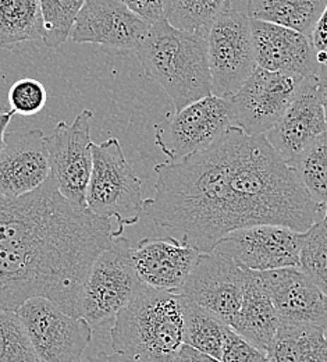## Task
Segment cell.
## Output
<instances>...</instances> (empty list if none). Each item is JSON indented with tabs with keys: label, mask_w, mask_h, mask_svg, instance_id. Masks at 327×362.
I'll return each mask as SVG.
<instances>
[{
	"label": "cell",
	"mask_w": 327,
	"mask_h": 362,
	"mask_svg": "<svg viewBox=\"0 0 327 362\" xmlns=\"http://www.w3.org/2000/svg\"><path fill=\"white\" fill-rule=\"evenodd\" d=\"M180 303L183 311V344L220 360L229 325L184 296H180Z\"/></svg>",
	"instance_id": "obj_25"
},
{
	"label": "cell",
	"mask_w": 327,
	"mask_h": 362,
	"mask_svg": "<svg viewBox=\"0 0 327 362\" xmlns=\"http://www.w3.org/2000/svg\"><path fill=\"white\" fill-rule=\"evenodd\" d=\"M319 66L327 64V6L311 37Z\"/></svg>",
	"instance_id": "obj_35"
},
{
	"label": "cell",
	"mask_w": 327,
	"mask_h": 362,
	"mask_svg": "<svg viewBox=\"0 0 327 362\" xmlns=\"http://www.w3.org/2000/svg\"><path fill=\"white\" fill-rule=\"evenodd\" d=\"M114 353L136 362H173L183 347L180 294L143 286L110 330Z\"/></svg>",
	"instance_id": "obj_6"
},
{
	"label": "cell",
	"mask_w": 327,
	"mask_h": 362,
	"mask_svg": "<svg viewBox=\"0 0 327 362\" xmlns=\"http://www.w3.org/2000/svg\"><path fill=\"white\" fill-rule=\"evenodd\" d=\"M131 248L130 240L114 237L85 274L77 301V317L88 320L93 327L114 320L145 286L134 268Z\"/></svg>",
	"instance_id": "obj_8"
},
{
	"label": "cell",
	"mask_w": 327,
	"mask_h": 362,
	"mask_svg": "<svg viewBox=\"0 0 327 362\" xmlns=\"http://www.w3.org/2000/svg\"><path fill=\"white\" fill-rule=\"evenodd\" d=\"M232 126L229 99L209 95L157 124L155 142L169 160L176 162L208 148Z\"/></svg>",
	"instance_id": "obj_11"
},
{
	"label": "cell",
	"mask_w": 327,
	"mask_h": 362,
	"mask_svg": "<svg viewBox=\"0 0 327 362\" xmlns=\"http://www.w3.org/2000/svg\"><path fill=\"white\" fill-rule=\"evenodd\" d=\"M47 88L35 78H21L8 90V103L14 115L34 116L47 105Z\"/></svg>",
	"instance_id": "obj_32"
},
{
	"label": "cell",
	"mask_w": 327,
	"mask_h": 362,
	"mask_svg": "<svg viewBox=\"0 0 327 362\" xmlns=\"http://www.w3.org/2000/svg\"><path fill=\"white\" fill-rule=\"evenodd\" d=\"M112 221L67 199L49 176L18 198L0 195V247L44 250L96 259L114 237Z\"/></svg>",
	"instance_id": "obj_2"
},
{
	"label": "cell",
	"mask_w": 327,
	"mask_h": 362,
	"mask_svg": "<svg viewBox=\"0 0 327 362\" xmlns=\"http://www.w3.org/2000/svg\"><path fill=\"white\" fill-rule=\"evenodd\" d=\"M150 24L120 0H85L71 30L76 44L137 50Z\"/></svg>",
	"instance_id": "obj_16"
},
{
	"label": "cell",
	"mask_w": 327,
	"mask_h": 362,
	"mask_svg": "<svg viewBox=\"0 0 327 362\" xmlns=\"http://www.w3.org/2000/svg\"><path fill=\"white\" fill-rule=\"evenodd\" d=\"M246 283V269L215 251L201 254L180 290L184 296L230 326Z\"/></svg>",
	"instance_id": "obj_15"
},
{
	"label": "cell",
	"mask_w": 327,
	"mask_h": 362,
	"mask_svg": "<svg viewBox=\"0 0 327 362\" xmlns=\"http://www.w3.org/2000/svg\"><path fill=\"white\" fill-rule=\"evenodd\" d=\"M40 362H83L93 340V325L70 315L44 297L27 300L18 310Z\"/></svg>",
	"instance_id": "obj_10"
},
{
	"label": "cell",
	"mask_w": 327,
	"mask_h": 362,
	"mask_svg": "<svg viewBox=\"0 0 327 362\" xmlns=\"http://www.w3.org/2000/svg\"><path fill=\"white\" fill-rule=\"evenodd\" d=\"M208 46V63L212 95H234L256 67L246 6L230 0L203 34Z\"/></svg>",
	"instance_id": "obj_9"
},
{
	"label": "cell",
	"mask_w": 327,
	"mask_h": 362,
	"mask_svg": "<svg viewBox=\"0 0 327 362\" xmlns=\"http://www.w3.org/2000/svg\"><path fill=\"white\" fill-rule=\"evenodd\" d=\"M241 130L232 126L208 148L155 166L153 198L143 212L166 235L212 252L235 226L232 166Z\"/></svg>",
	"instance_id": "obj_1"
},
{
	"label": "cell",
	"mask_w": 327,
	"mask_h": 362,
	"mask_svg": "<svg viewBox=\"0 0 327 362\" xmlns=\"http://www.w3.org/2000/svg\"><path fill=\"white\" fill-rule=\"evenodd\" d=\"M299 269L327 296V218L304 233Z\"/></svg>",
	"instance_id": "obj_31"
},
{
	"label": "cell",
	"mask_w": 327,
	"mask_h": 362,
	"mask_svg": "<svg viewBox=\"0 0 327 362\" xmlns=\"http://www.w3.org/2000/svg\"><path fill=\"white\" fill-rule=\"evenodd\" d=\"M230 0H166L165 18L176 28L205 34Z\"/></svg>",
	"instance_id": "obj_28"
},
{
	"label": "cell",
	"mask_w": 327,
	"mask_h": 362,
	"mask_svg": "<svg viewBox=\"0 0 327 362\" xmlns=\"http://www.w3.org/2000/svg\"><path fill=\"white\" fill-rule=\"evenodd\" d=\"M40 0H0V49L42 40Z\"/></svg>",
	"instance_id": "obj_26"
},
{
	"label": "cell",
	"mask_w": 327,
	"mask_h": 362,
	"mask_svg": "<svg viewBox=\"0 0 327 362\" xmlns=\"http://www.w3.org/2000/svg\"><path fill=\"white\" fill-rule=\"evenodd\" d=\"M93 116L91 110H83L71 124L60 122L52 136H45L50 177L67 199L81 208H87L85 195L94 163Z\"/></svg>",
	"instance_id": "obj_12"
},
{
	"label": "cell",
	"mask_w": 327,
	"mask_h": 362,
	"mask_svg": "<svg viewBox=\"0 0 327 362\" xmlns=\"http://www.w3.org/2000/svg\"><path fill=\"white\" fill-rule=\"evenodd\" d=\"M222 362H269L266 354L252 346L229 326L226 330L222 354Z\"/></svg>",
	"instance_id": "obj_33"
},
{
	"label": "cell",
	"mask_w": 327,
	"mask_h": 362,
	"mask_svg": "<svg viewBox=\"0 0 327 362\" xmlns=\"http://www.w3.org/2000/svg\"><path fill=\"white\" fill-rule=\"evenodd\" d=\"M0 362H40L17 311H0Z\"/></svg>",
	"instance_id": "obj_30"
},
{
	"label": "cell",
	"mask_w": 327,
	"mask_h": 362,
	"mask_svg": "<svg viewBox=\"0 0 327 362\" xmlns=\"http://www.w3.org/2000/svg\"><path fill=\"white\" fill-rule=\"evenodd\" d=\"M42 11V41L47 47L63 45L71 34L85 0H40Z\"/></svg>",
	"instance_id": "obj_29"
},
{
	"label": "cell",
	"mask_w": 327,
	"mask_h": 362,
	"mask_svg": "<svg viewBox=\"0 0 327 362\" xmlns=\"http://www.w3.org/2000/svg\"><path fill=\"white\" fill-rule=\"evenodd\" d=\"M302 78L265 70L259 66L229 96L234 127L246 134H266L279 122Z\"/></svg>",
	"instance_id": "obj_14"
},
{
	"label": "cell",
	"mask_w": 327,
	"mask_h": 362,
	"mask_svg": "<svg viewBox=\"0 0 327 362\" xmlns=\"http://www.w3.org/2000/svg\"><path fill=\"white\" fill-rule=\"evenodd\" d=\"M326 132V113L319 80L315 74L299 81L279 122L265 136L281 158L288 162Z\"/></svg>",
	"instance_id": "obj_17"
},
{
	"label": "cell",
	"mask_w": 327,
	"mask_h": 362,
	"mask_svg": "<svg viewBox=\"0 0 327 362\" xmlns=\"http://www.w3.org/2000/svg\"><path fill=\"white\" fill-rule=\"evenodd\" d=\"M93 172L87 188V208L95 216L124 227L140 222L143 214L142 182L127 162L117 138L93 144Z\"/></svg>",
	"instance_id": "obj_7"
},
{
	"label": "cell",
	"mask_w": 327,
	"mask_h": 362,
	"mask_svg": "<svg viewBox=\"0 0 327 362\" xmlns=\"http://www.w3.org/2000/svg\"><path fill=\"white\" fill-rule=\"evenodd\" d=\"M95 259L44 250L0 247V311L44 297L77 317V301Z\"/></svg>",
	"instance_id": "obj_4"
},
{
	"label": "cell",
	"mask_w": 327,
	"mask_h": 362,
	"mask_svg": "<svg viewBox=\"0 0 327 362\" xmlns=\"http://www.w3.org/2000/svg\"><path fill=\"white\" fill-rule=\"evenodd\" d=\"M201 252L169 237H146L131 248L134 268L141 280L153 288L180 294Z\"/></svg>",
	"instance_id": "obj_21"
},
{
	"label": "cell",
	"mask_w": 327,
	"mask_h": 362,
	"mask_svg": "<svg viewBox=\"0 0 327 362\" xmlns=\"http://www.w3.org/2000/svg\"><path fill=\"white\" fill-rule=\"evenodd\" d=\"M281 323L314 326L327 336V296L299 268L256 272Z\"/></svg>",
	"instance_id": "obj_18"
},
{
	"label": "cell",
	"mask_w": 327,
	"mask_h": 362,
	"mask_svg": "<svg viewBox=\"0 0 327 362\" xmlns=\"http://www.w3.org/2000/svg\"><path fill=\"white\" fill-rule=\"evenodd\" d=\"M266 357L269 362H327L326 333L314 326L281 323Z\"/></svg>",
	"instance_id": "obj_24"
},
{
	"label": "cell",
	"mask_w": 327,
	"mask_h": 362,
	"mask_svg": "<svg viewBox=\"0 0 327 362\" xmlns=\"http://www.w3.org/2000/svg\"><path fill=\"white\" fill-rule=\"evenodd\" d=\"M316 77L319 80V87H321V92H322V99H323V106H325L327 120V64L319 66Z\"/></svg>",
	"instance_id": "obj_38"
},
{
	"label": "cell",
	"mask_w": 327,
	"mask_h": 362,
	"mask_svg": "<svg viewBox=\"0 0 327 362\" xmlns=\"http://www.w3.org/2000/svg\"><path fill=\"white\" fill-rule=\"evenodd\" d=\"M136 52L145 74L170 96L176 112L212 95L205 35L179 30L163 17L150 24Z\"/></svg>",
	"instance_id": "obj_5"
},
{
	"label": "cell",
	"mask_w": 327,
	"mask_h": 362,
	"mask_svg": "<svg viewBox=\"0 0 327 362\" xmlns=\"http://www.w3.org/2000/svg\"><path fill=\"white\" fill-rule=\"evenodd\" d=\"M304 233L280 225H252L227 233L213 248L254 272L299 268Z\"/></svg>",
	"instance_id": "obj_13"
},
{
	"label": "cell",
	"mask_w": 327,
	"mask_h": 362,
	"mask_svg": "<svg viewBox=\"0 0 327 362\" xmlns=\"http://www.w3.org/2000/svg\"><path fill=\"white\" fill-rule=\"evenodd\" d=\"M49 176V153L41 129L4 134L0 151V195L23 197L41 187Z\"/></svg>",
	"instance_id": "obj_19"
},
{
	"label": "cell",
	"mask_w": 327,
	"mask_h": 362,
	"mask_svg": "<svg viewBox=\"0 0 327 362\" xmlns=\"http://www.w3.org/2000/svg\"><path fill=\"white\" fill-rule=\"evenodd\" d=\"M149 24L165 17L166 0H120Z\"/></svg>",
	"instance_id": "obj_34"
},
{
	"label": "cell",
	"mask_w": 327,
	"mask_h": 362,
	"mask_svg": "<svg viewBox=\"0 0 327 362\" xmlns=\"http://www.w3.org/2000/svg\"><path fill=\"white\" fill-rule=\"evenodd\" d=\"M13 110H3L0 112V151L3 149V145H4V134H6V130H7V126L13 117Z\"/></svg>",
	"instance_id": "obj_39"
},
{
	"label": "cell",
	"mask_w": 327,
	"mask_h": 362,
	"mask_svg": "<svg viewBox=\"0 0 327 362\" xmlns=\"http://www.w3.org/2000/svg\"><path fill=\"white\" fill-rule=\"evenodd\" d=\"M256 66L298 78L315 76L319 70L311 38L278 24L251 20Z\"/></svg>",
	"instance_id": "obj_20"
},
{
	"label": "cell",
	"mask_w": 327,
	"mask_h": 362,
	"mask_svg": "<svg viewBox=\"0 0 327 362\" xmlns=\"http://www.w3.org/2000/svg\"><path fill=\"white\" fill-rule=\"evenodd\" d=\"M326 6L327 0H246V13L251 20L278 24L311 38Z\"/></svg>",
	"instance_id": "obj_23"
},
{
	"label": "cell",
	"mask_w": 327,
	"mask_h": 362,
	"mask_svg": "<svg viewBox=\"0 0 327 362\" xmlns=\"http://www.w3.org/2000/svg\"><path fill=\"white\" fill-rule=\"evenodd\" d=\"M235 226L280 225L305 233L321 206L266 136L241 130L232 166Z\"/></svg>",
	"instance_id": "obj_3"
},
{
	"label": "cell",
	"mask_w": 327,
	"mask_h": 362,
	"mask_svg": "<svg viewBox=\"0 0 327 362\" xmlns=\"http://www.w3.org/2000/svg\"><path fill=\"white\" fill-rule=\"evenodd\" d=\"M173 362H222L215 357H210L205 353H201L189 346L183 344V347L180 349V351L177 353L176 358Z\"/></svg>",
	"instance_id": "obj_36"
},
{
	"label": "cell",
	"mask_w": 327,
	"mask_h": 362,
	"mask_svg": "<svg viewBox=\"0 0 327 362\" xmlns=\"http://www.w3.org/2000/svg\"><path fill=\"white\" fill-rule=\"evenodd\" d=\"M280 325V317L273 301L261 283L256 272L246 269L242 303L230 327L266 354Z\"/></svg>",
	"instance_id": "obj_22"
},
{
	"label": "cell",
	"mask_w": 327,
	"mask_h": 362,
	"mask_svg": "<svg viewBox=\"0 0 327 362\" xmlns=\"http://www.w3.org/2000/svg\"><path fill=\"white\" fill-rule=\"evenodd\" d=\"M88 362H136L133 361L131 358L123 356V354H119V353H114V354H107V353H97L94 357L90 358Z\"/></svg>",
	"instance_id": "obj_37"
},
{
	"label": "cell",
	"mask_w": 327,
	"mask_h": 362,
	"mask_svg": "<svg viewBox=\"0 0 327 362\" xmlns=\"http://www.w3.org/2000/svg\"><path fill=\"white\" fill-rule=\"evenodd\" d=\"M287 163L327 218V132Z\"/></svg>",
	"instance_id": "obj_27"
}]
</instances>
